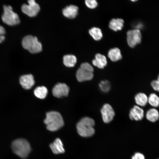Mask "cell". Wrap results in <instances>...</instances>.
I'll return each instance as SVG.
<instances>
[{
	"label": "cell",
	"instance_id": "1",
	"mask_svg": "<svg viewBox=\"0 0 159 159\" xmlns=\"http://www.w3.org/2000/svg\"><path fill=\"white\" fill-rule=\"evenodd\" d=\"M47 129L51 131H55L59 129L64 125V122L60 113L57 111H51L46 114L44 120Z\"/></svg>",
	"mask_w": 159,
	"mask_h": 159
},
{
	"label": "cell",
	"instance_id": "2",
	"mask_svg": "<svg viewBox=\"0 0 159 159\" xmlns=\"http://www.w3.org/2000/svg\"><path fill=\"white\" fill-rule=\"evenodd\" d=\"M95 125V121L92 118L88 117L82 118L77 124V132L82 137H91L95 133V130L93 127Z\"/></svg>",
	"mask_w": 159,
	"mask_h": 159
},
{
	"label": "cell",
	"instance_id": "3",
	"mask_svg": "<svg viewBox=\"0 0 159 159\" xmlns=\"http://www.w3.org/2000/svg\"><path fill=\"white\" fill-rule=\"evenodd\" d=\"M13 152L21 158H26L31 150L30 145L27 140L23 138H19L14 140L11 144Z\"/></svg>",
	"mask_w": 159,
	"mask_h": 159
},
{
	"label": "cell",
	"instance_id": "4",
	"mask_svg": "<svg viewBox=\"0 0 159 159\" xmlns=\"http://www.w3.org/2000/svg\"><path fill=\"white\" fill-rule=\"evenodd\" d=\"M23 47L31 53H37L42 50V46L37 38L31 35L25 36L22 41Z\"/></svg>",
	"mask_w": 159,
	"mask_h": 159
},
{
	"label": "cell",
	"instance_id": "5",
	"mask_svg": "<svg viewBox=\"0 0 159 159\" xmlns=\"http://www.w3.org/2000/svg\"><path fill=\"white\" fill-rule=\"evenodd\" d=\"M3 9L4 13L1 18L4 23L10 26L16 25L19 23L20 21L18 15L13 11L11 6L4 5Z\"/></svg>",
	"mask_w": 159,
	"mask_h": 159
},
{
	"label": "cell",
	"instance_id": "6",
	"mask_svg": "<svg viewBox=\"0 0 159 159\" xmlns=\"http://www.w3.org/2000/svg\"><path fill=\"white\" fill-rule=\"evenodd\" d=\"M127 43L130 47H134L141 43L142 35L139 30L135 29L129 30L127 32Z\"/></svg>",
	"mask_w": 159,
	"mask_h": 159
},
{
	"label": "cell",
	"instance_id": "7",
	"mask_svg": "<svg viewBox=\"0 0 159 159\" xmlns=\"http://www.w3.org/2000/svg\"><path fill=\"white\" fill-rule=\"evenodd\" d=\"M28 4H23L21 6L23 12L28 16L33 17L36 16L39 12L40 8L39 5L34 0L28 1Z\"/></svg>",
	"mask_w": 159,
	"mask_h": 159
},
{
	"label": "cell",
	"instance_id": "8",
	"mask_svg": "<svg viewBox=\"0 0 159 159\" xmlns=\"http://www.w3.org/2000/svg\"><path fill=\"white\" fill-rule=\"evenodd\" d=\"M69 87L65 83H58L52 89V93L54 97L61 98L67 96L69 92Z\"/></svg>",
	"mask_w": 159,
	"mask_h": 159
},
{
	"label": "cell",
	"instance_id": "9",
	"mask_svg": "<svg viewBox=\"0 0 159 159\" xmlns=\"http://www.w3.org/2000/svg\"><path fill=\"white\" fill-rule=\"evenodd\" d=\"M103 122L106 123L110 122L113 119L115 112L112 106L108 104H104L101 110Z\"/></svg>",
	"mask_w": 159,
	"mask_h": 159
},
{
	"label": "cell",
	"instance_id": "10",
	"mask_svg": "<svg viewBox=\"0 0 159 159\" xmlns=\"http://www.w3.org/2000/svg\"><path fill=\"white\" fill-rule=\"evenodd\" d=\"M19 82L23 88L29 90L34 85L35 81L33 75L29 74L21 76L19 78Z\"/></svg>",
	"mask_w": 159,
	"mask_h": 159
},
{
	"label": "cell",
	"instance_id": "11",
	"mask_svg": "<svg viewBox=\"0 0 159 159\" xmlns=\"http://www.w3.org/2000/svg\"><path fill=\"white\" fill-rule=\"evenodd\" d=\"M129 117L132 120H141L144 116V111L143 109L137 105H135L130 110Z\"/></svg>",
	"mask_w": 159,
	"mask_h": 159
},
{
	"label": "cell",
	"instance_id": "12",
	"mask_svg": "<svg viewBox=\"0 0 159 159\" xmlns=\"http://www.w3.org/2000/svg\"><path fill=\"white\" fill-rule=\"evenodd\" d=\"M76 76L77 80L81 82L92 80L94 75L92 72L86 71L80 67L77 71Z\"/></svg>",
	"mask_w": 159,
	"mask_h": 159
},
{
	"label": "cell",
	"instance_id": "13",
	"mask_svg": "<svg viewBox=\"0 0 159 159\" xmlns=\"http://www.w3.org/2000/svg\"><path fill=\"white\" fill-rule=\"evenodd\" d=\"M78 7L74 5L67 6L62 10L63 15L69 19L75 18L78 14Z\"/></svg>",
	"mask_w": 159,
	"mask_h": 159
},
{
	"label": "cell",
	"instance_id": "14",
	"mask_svg": "<svg viewBox=\"0 0 159 159\" xmlns=\"http://www.w3.org/2000/svg\"><path fill=\"white\" fill-rule=\"evenodd\" d=\"M49 147L53 153L55 154L63 153L65 152L63 143L59 138H56L53 143H51Z\"/></svg>",
	"mask_w": 159,
	"mask_h": 159
},
{
	"label": "cell",
	"instance_id": "15",
	"mask_svg": "<svg viewBox=\"0 0 159 159\" xmlns=\"http://www.w3.org/2000/svg\"><path fill=\"white\" fill-rule=\"evenodd\" d=\"M95 59L92 61L93 64L100 69H103L107 64V62L105 57L99 53L95 55Z\"/></svg>",
	"mask_w": 159,
	"mask_h": 159
},
{
	"label": "cell",
	"instance_id": "16",
	"mask_svg": "<svg viewBox=\"0 0 159 159\" xmlns=\"http://www.w3.org/2000/svg\"><path fill=\"white\" fill-rule=\"evenodd\" d=\"M124 21L122 19H113L110 21V28L115 31L121 30L123 26Z\"/></svg>",
	"mask_w": 159,
	"mask_h": 159
},
{
	"label": "cell",
	"instance_id": "17",
	"mask_svg": "<svg viewBox=\"0 0 159 159\" xmlns=\"http://www.w3.org/2000/svg\"><path fill=\"white\" fill-rule=\"evenodd\" d=\"M108 56L112 62H117L121 59L122 57L120 51L116 47L110 49L108 52Z\"/></svg>",
	"mask_w": 159,
	"mask_h": 159
},
{
	"label": "cell",
	"instance_id": "18",
	"mask_svg": "<svg viewBox=\"0 0 159 159\" xmlns=\"http://www.w3.org/2000/svg\"><path fill=\"white\" fill-rule=\"evenodd\" d=\"M147 119L152 122H155L159 118V113L155 108H152L147 111L146 114Z\"/></svg>",
	"mask_w": 159,
	"mask_h": 159
},
{
	"label": "cell",
	"instance_id": "19",
	"mask_svg": "<svg viewBox=\"0 0 159 159\" xmlns=\"http://www.w3.org/2000/svg\"><path fill=\"white\" fill-rule=\"evenodd\" d=\"M76 57L73 55H66L63 57V62L64 65L68 67H74L77 62Z\"/></svg>",
	"mask_w": 159,
	"mask_h": 159
},
{
	"label": "cell",
	"instance_id": "20",
	"mask_svg": "<svg viewBox=\"0 0 159 159\" xmlns=\"http://www.w3.org/2000/svg\"><path fill=\"white\" fill-rule=\"evenodd\" d=\"M47 93V89L44 86L37 87L34 90V95L37 97L41 99L45 98Z\"/></svg>",
	"mask_w": 159,
	"mask_h": 159
},
{
	"label": "cell",
	"instance_id": "21",
	"mask_svg": "<svg viewBox=\"0 0 159 159\" xmlns=\"http://www.w3.org/2000/svg\"><path fill=\"white\" fill-rule=\"evenodd\" d=\"M135 99L136 103L139 106H145L148 102L147 95L143 93H139L135 96Z\"/></svg>",
	"mask_w": 159,
	"mask_h": 159
},
{
	"label": "cell",
	"instance_id": "22",
	"mask_svg": "<svg viewBox=\"0 0 159 159\" xmlns=\"http://www.w3.org/2000/svg\"><path fill=\"white\" fill-rule=\"evenodd\" d=\"M89 33L94 40H100L102 37V34L101 30L98 28L93 27L89 30Z\"/></svg>",
	"mask_w": 159,
	"mask_h": 159
},
{
	"label": "cell",
	"instance_id": "23",
	"mask_svg": "<svg viewBox=\"0 0 159 159\" xmlns=\"http://www.w3.org/2000/svg\"><path fill=\"white\" fill-rule=\"evenodd\" d=\"M148 102L152 106L158 107L159 106V97L155 93H151L148 98Z\"/></svg>",
	"mask_w": 159,
	"mask_h": 159
},
{
	"label": "cell",
	"instance_id": "24",
	"mask_svg": "<svg viewBox=\"0 0 159 159\" xmlns=\"http://www.w3.org/2000/svg\"><path fill=\"white\" fill-rule=\"evenodd\" d=\"M100 89L103 92H108L110 89V85L109 82L107 80H102L99 84Z\"/></svg>",
	"mask_w": 159,
	"mask_h": 159
},
{
	"label": "cell",
	"instance_id": "25",
	"mask_svg": "<svg viewBox=\"0 0 159 159\" xmlns=\"http://www.w3.org/2000/svg\"><path fill=\"white\" fill-rule=\"evenodd\" d=\"M81 68L86 71L92 72L94 71V69L92 66L87 62H84L81 64L80 67Z\"/></svg>",
	"mask_w": 159,
	"mask_h": 159
},
{
	"label": "cell",
	"instance_id": "26",
	"mask_svg": "<svg viewBox=\"0 0 159 159\" xmlns=\"http://www.w3.org/2000/svg\"><path fill=\"white\" fill-rule=\"evenodd\" d=\"M85 3L88 7L91 9L95 8L98 5V3L95 0H86Z\"/></svg>",
	"mask_w": 159,
	"mask_h": 159
},
{
	"label": "cell",
	"instance_id": "27",
	"mask_svg": "<svg viewBox=\"0 0 159 159\" xmlns=\"http://www.w3.org/2000/svg\"><path fill=\"white\" fill-rule=\"evenodd\" d=\"M152 87L154 90L159 92V79L153 80L151 83Z\"/></svg>",
	"mask_w": 159,
	"mask_h": 159
},
{
	"label": "cell",
	"instance_id": "28",
	"mask_svg": "<svg viewBox=\"0 0 159 159\" xmlns=\"http://www.w3.org/2000/svg\"><path fill=\"white\" fill-rule=\"evenodd\" d=\"M5 30L3 27L0 26V43L2 42L5 39L4 34Z\"/></svg>",
	"mask_w": 159,
	"mask_h": 159
},
{
	"label": "cell",
	"instance_id": "29",
	"mask_svg": "<svg viewBox=\"0 0 159 159\" xmlns=\"http://www.w3.org/2000/svg\"><path fill=\"white\" fill-rule=\"evenodd\" d=\"M132 159H145V158L143 154L139 152H137L132 156Z\"/></svg>",
	"mask_w": 159,
	"mask_h": 159
},
{
	"label": "cell",
	"instance_id": "30",
	"mask_svg": "<svg viewBox=\"0 0 159 159\" xmlns=\"http://www.w3.org/2000/svg\"><path fill=\"white\" fill-rule=\"evenodd\" d=\"M157 79H159V74H158V78Z\"/></svg>",
	"mask_w": 159,
	"mask_h": 159
},
{
	"label": "cell",
	"instance_id": "31",
	"mask_svg": "<svg viewBox=\"0 0 159 159\" xmlns=\"http://www.w3.org/2000/svg\"><path fill=\"white\" fill-rule=\"evenodd\" d=\"M158 159H159V158H158Z\"/></svg>",
	"mask_w": 159,
	"mask_h": 159
}]
</instances>
